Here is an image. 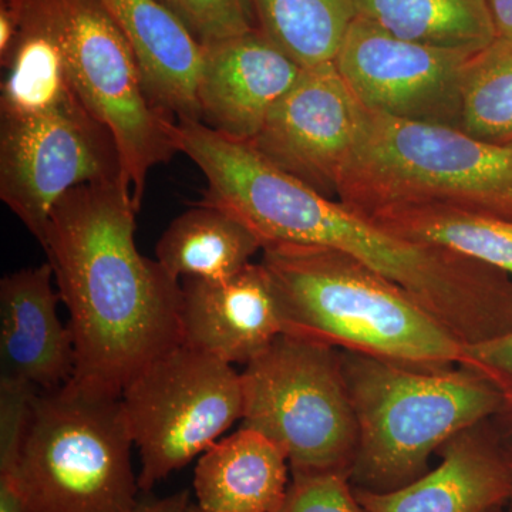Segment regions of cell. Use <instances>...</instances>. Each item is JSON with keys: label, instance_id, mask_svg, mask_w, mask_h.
<instances>
[{"label": "cell", "instance_id": "20", "mask_svg": "<svg viewBox=\"0 0 512 512\" xmlns=\"http://www.w3.org/2000/svg\"><path fill=\"white\" fill-rule=\"evenodd\" d=\"M262 251L256 237L231 212L198 202L175 218L156 248L157 261L175 279L224 281Z\"/></svg>", "mask_w": 512, "mask_h": 512}, {"label": "cell", "instance_id": "5", "mask_svg": "<svg viewBox=\"0 0 512 512\" xmlns=\"http://www.w3.org/2000/svg\"><path fill=\"white\" fill-rule=\"evenodd\" d=\"M336 200L360 215L431 205L512 221V143L366 110Z\"/></svg>", "mask_w": 512, "mask_h": 512}, {"label": "cell", "instance_id": "16", "mask_svg": "<svg viewBox=\"0 0 512 512\" xmlns=\"http://www.w3.org/2000/svg\"><path fill=\"white\" fill-rule=\"evenodd\" d=\"M458 433L440 448L441 461L413 483L389 493L356 490L369 512H490L512 495V461L480 434Z\"/></svg>", "mask_w": 512, "mask_h": 512}, {"label": "cell", "instance_id": "2", "mask_svg": "<svg viewBox=\"0 0 512 512\" xmlns=\"http://www.w3.org/2000/svg\"><path fill=\"white\" fill-rule=\"evenodd\" d=\"M138 210L124 181L73 188L39 244L70 315V383L110 396L183 345V286L138 251Z\"/></svg>", "mask_w": 512, "mask_h": 512}, {"label": "cell", "instance_id": "7", "mask_svg": "<svg viewBox=\"0 0 512 512\" xmlns=\"http://www.w3.org/2000/svg\"><path fill=\"white\" fill-rule=\"evenodd\" d=\"M242 427L288 456L291 473H345L357 448V423L340 349L282 333L245 365Z\"/></svg>", "mask_w": 512, "mask_h": 512}, {"label": "cell", "instance_id": "24", "mask_svg": "<svg viewBox=\"0 0 512 512\" xmlns=\"http://www.w3.org/2000/svg\"><path fill=\"white\" fill-rule=\"evenodd\" d=\"M461 130L487 143H512V45L498 37L467 63Z\"/></svg>", "mask_w": 512, "mask_h": 512}, {"label": "cell", "instance_id": "6", "mask_svg": "<svg viewBox=\"0 0 512 512\" xmlns=\"http://www.w3.org/2000/svg\"><path fill=\"white\" fill-rule=\"evenodd\" d=\"M121 396L37 392L18 463L25 512H130L140 490Z\"/></svg>", "mask_w": 512, "mask_h": 512}, {"label": "cell", "instance_id": "29", "mask_svg": "<svg viewBox=\"0 0 512 512\" xmlns=\"http://www.w3.org/2000/svg\"><path fill=\"white\" fill-rule=\"evenodd\" d=\"M191 498L188 491H180L161 498V500L150 501V503H138L137 507L130 512H188L191 507Z\"/></svg>", "mask_w": 512, "mask_h": 512}, {"label": "cell", "instance_id": "11", "mask_svg": "<svg viewBox=\"0 0 512 512\" xmlns=\"http://www.w3.org/2000/svg\"><path fill=\"white\" fill-rule=\"evenodd\" d=\"M474 55L409 42L356 16L335 64L363 109L461 130L464 73Z\"/></svg>", "mask_w": 512, "mask_h": 512}, {"label": "cell", "instance_id": "14", "mask_svg": "<svg viewBox=\"0 0 512 512\" xmlns=\"http://www.w3.org/2000/svg\"><path fill=\"white\" fill-rule=\"evenodd\" d=\"M183 345L248 365L284 333L271 279L249 262L224 281L183 279Z\"/></svg>", "mask_w": 512, "mask_h": 512}, {"label": "cell", "instance_id": "33", "mask_svg": "<svg viewBox=\"0 0 512 512\" xmlns=\"http://www.w3.org/2000/svg\"><path fill=\"white\" fill-rule=\"evenodd\" d=\"M490 512H503V511H501V507H500V508H495V510L490 511Z\"/></svg>", "mask_w": 512, "mask_h": 512}, {"label": "cell", "instance_id": "1", "mask_svg": "<svg viewBox=\"0 0 512 512\" xmlns=\"http://www.w3.org/2000/svg\"><path fill=\"white\" fill-rule=\"evenodd\" d=\"M184 154L207 180L200 202L231 212L262 247L288 242L343 252L400 286L464 345L512 332V284L504 272L399 237L211 128H194Z\"/></svg>", "mask_w": 512, "mask_h": 512}, {"label": "cell", "instance_id": "26", "mask_svg": "<svg viewBox=\"0 0 512 512\" xmlns=\"http://www.w3.org/2000/svg\"><path fill=\"white\" fill-rule=\"evenodd\" d=\"M284 504L276 512H369L348 474L291 473Z\"/></svg>", "mask_w": 512, "mask_h": 512}, {"label": "cell", "instance_id": "32", "mask_svg": "<svg viewBox=\"0 0 512 512\" xmlns=\"http://www.w3.org/2000/svg\"><path fill=\"white\" fill-rule=\"evenodd\" d=\"M508 504H510V510H508V512H512V495L510 501H508Z\"/></svg>", "mask_w": 512, "mask_h": 512}, {"label": "cell", "instance_id": "9", "mask_svg": "<svg viewBox=\"0 0 512 512\" xmlns=\"http://www.w3.org/2000/svg\"><path fill=\"white\" fill-rule=\"evenodd\" d=\"M74 87L84 106L113 134L124 177L140 207L151 168L178 153L177 121L144 87L133 50L99 0H55Z\"/></svg>", "mask_w": 512, "mask_h": 512}, {"label": "cell", "instance_id": "17", "mask_svg": "<svg viewBox=\"0 0 512 512\" xmlns=\"http://www.w3.org/2000/svg\"><path fill=\"white\" fill-rule=\"evenodd\" d=\"M133 50L151 101L175 121H200L204 46L158 0H99Z\"/></svg>", "mask_w": 512, "mask_h": 512}, {"label": "cell", "instance_id": "13", "mask_svg": "<svg viewBox=\"0 0 512 512\" xmlns=\"http://www.w3.org/2000/svg\"><path fill=\"white\" fill-rule=\"evenodd\" d=\"M204 46L197 84L200 123L249 143L303 67L258 28Z\"/></svg>", "mask_w": 512, "mask_h": 512}, {"label": "cell", "instance_id": "27", "mask_svg": "<svg viewBox=\"0 0 512 512\" xmlns=\"http://www.w3.org/2000/svg\"><path fill=\"white\" fill-rule=\"evenodd\" d=\"M466 350L474 366L491 373L504 386L505 380H512V332L466 345Z\"/></svg>", "mask_w": 512, "mask_h": 512}, {"label": "cell", "instance_id": "21", "mask_svg": "<svg viewBox=\"0 0 512 512\" xmlns=\"http://www.w3.org/2000/svg\"><path fill=\"white\" fill-rule=\"evenodd\" d=\"M356 15L420 45L478 53L497 40L488 0H355Z\"/></svg>", "mask_w": 512, "mask_h": 512}, {"label": "cell", "instance_id": "12", "mask_svg": "<svg viewBox=\"0 0 512 512\" xmlns=\"http://www.w3.org/2000/svg\"><path fill=\"white\" fill-rule=\"evenodd\" d=\"M365 113L335 62L320 64L303 70L248 144L278 170L336 200Z\"/></svg>", "mask_w": 512, "mask_h": 512}, {"label": "cell", "instance_id": "18", "mask_svg": "<svg viewBox=\"0 0 512 512\" xmlns=\"http://www.w3.org/2000/svg\"><path fill=\"white\" fill-rule=\"evenodd\" d=\"M0 64V120L32 119L82 101L55 0H23L18 35Z\"/></svg>", "mask_w": 512, "mask_h": 512}, {"label": "cell", "instance_id": "10", "mask_svg": "<svg viewBox=\"0 0 512 512\" xmlns=\"http://www.w3.org/2000/svg\"><path fill=\"white\" fill-rule=\"evenodd\" d=\"M116 181L126 183L119 147L83 101L32 119L0 120V198L39 244L67 192Z\"/></svg>", "mask_w": 512, "mask_h": 512}, {"label": "cell", "instance_id": "15", "mask_svg": "<svg viewBox=\"0 0 512 512\" xmlns=\"http://www.w3.org/2000/svg\"><path fill=\"white\" fill-rule=\"evenodd\" d=\"M49 262L0 282V379L59 389L76 369L73 335L57 315L59 291Z\"/></svg>", "mask_w": 512, "mask_h": 512}, {"label": "cell", "instance_id": "8", "mask_svg": "<svg viewBox=\"0 0 512 512\" xmlns=\"http://www.w3.org/2000/svg\"><path fill=\"white\" fill-rule=\"evenodd\" d=\"M140 453V490L150 491L242 420L244 390L234 366L187 345L151 363L121 393Z\"/></svg>", "mask_w": 512, "mask_h": 512}, {"label": "cell", "instance_id": "3", "mask_svg": "<svg viewBox=\"0 0 512 512\" xmlns=\"http://www.w3.org/2000/svg\"><path fill=\"white\" fill-rule=\"evenodd\" d=\"M261 264L288 335L404 365H473L466 345L412 296L343 252L268 242Z\"/></svg>", "mask_w": 512, "mask_h": 512}, {"label": "cell", "instance_id": "23", "mask_svg": "<svg viewBox=\"0 0 512 512\" xmlns=\"http://www.w3.org/2000/svg\"><path fill=\"white\" fill-rule=\"evenodd\" d=\"M258 29L303 69L333 63L356 19L355 0H251Z\"/></svg>", "mask_w": 512, "mask_h": 512}, {"label": "cell", "instance_id": "25", "mask_svg": "<svg viewBox=\"0 0 512 512\" xmlns=\"http://www.w3.org/2000/svg\"><path fill=\"white\" fill-rule=\"evenodd\" d=\"M187 26L201 45L258 28L251 0H158Z\"/></svg>", "mask_w": 512, "mask_h": 512}, {"label": "cell", "instance_id": "28", "mask_svg": "<svg viewBox=\"0 0 512 512\" xmlns=\"http://www.w3.org/2000/svg\"><path fill=\"white\" fill-rule=\"evenodd\" d=\"M18 456H0V512H25L18 480Z\"/></svg>", "mask_w": 512, "mask_h": 512}, {"label": "cell", "instance_id": "22", "mask_svg": "<svg viewBox=\"0 0 512 512\" xmlns=\"http://www.w3.org/2000/svg\"><path fill=\"white\" fill-rule=\"evenodd\" d=\"M362 217L399 237L450 249L512 276L511 220L431 205L383 208Z\"/></svg>", "mask_w": 512, "mask_h": 512}, {"label": "cell", "instance_id": "19", "mask_svg": "<svg viewBox=\"0 0 512 512\" xmlns=\"http://www.w3.org/2000/svg\"><path fill=\"white\" fill-rule=\"evenodd\" d=\"M288 456L278 444L241 427L208 448L195 467L201 512H276L289 483Z\"/></svg>", "mask_w": 512, "mask_h": 512}, {"label": "cell", "instance_id": "30", "mask_svg": "<svg viewBox=\"0 0 512 512\" xmlns=\"http://www.w3.org/2000/svg\"><path fill=\"white\" fill-rule=\"evenodd\" d=\"M498 39L512 45V0H488Z\"/></svg>", "mask_w": 512, "mask_h": 512}, {"label": "cell", "instance_id": "4", "mask_svg": "<svg viewBox=\"0 0 512 512\" xmlns=\"http://www.w3.org/2000/svg\"><path fill=\"white\" fill-rule=\"evenodd\" d=\"M357 423L349 480L389 493L427 473L434 453L507 404V387L473 365L419 367L340 350Z\"/></svg>", "mask_w": 512, "mask_h": 512}, {"label": "cell", "instance_id": "31", "mask_svg": "<svg viewBox=\"0 0 512 512\" xmlns=\"http://www.w3.org/2000/svg\"><path fill=\"white\" fill-rule=\"evenodd\" d=\"M188 512H201L200 508L197 507L195 504H191L190 511Z\"/></svg>", "mask_w": 512, "mask_h": 512}]
</instances>
